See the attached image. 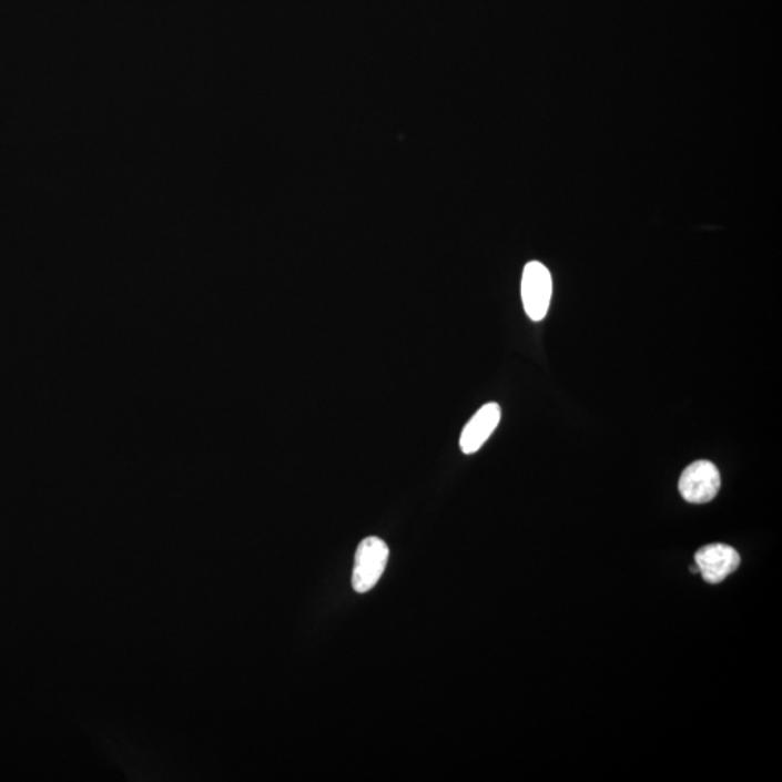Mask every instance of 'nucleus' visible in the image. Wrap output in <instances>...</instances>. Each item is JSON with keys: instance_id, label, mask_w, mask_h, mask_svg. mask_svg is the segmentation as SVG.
<instances>
[{"instance_id": "nucleus-1", "label": "nucleus", "mask_w": 782, "mask_h": 782, "mask_svg": "<svg viewBox=\"0 0 782 782\" xmlns=\"http://www.w3.org/2000/svg\"><path fill=\"white\" fill-rule=\"evenodd\" d=\"M520 293L529 319L534 322L545 319L551 305L552 277L549 270L539 261H530L526 264Z\"/></svg>"}, {"instance_id": "nucleus-5", "label": "nucleus", "mask_w": 782, "mask_h": 782, "mask_svg": "<svg viewBox=\"0 0 782 782\" xmlns=\"http://www.w3.org/2000/svg\"><path fill=\"white\" fill-rule=\"evenodd\" d=\"M501 419V409L497 403H487L464 426L459 447L467 455L476 454L495 433Z\"/></svg>"}, {"instance_id": "nucleus-3", "label": "nucleus", "mask_w": 782, "mask_h": 782, "mask_svg": "<svg viewBox=\"0 0 782 782\" xmlns=\"http://www.w3.org/2000/svg\"><path fill=\"white\" fill-rule=\"evenodd\" d=\"M720 486H722V478L718 467L705 459L690 464L678 481V490L682 499L694 505L712 501L719 495Z\"/></svg>"}, {"instance_id": "nucleus-2", "label": "nucleus", "mask_w": 782, "mask_h": 782, "mask_svg": "<svg viewBox=\"0 0 782 782\" xmlns=\"http://www.w3.org/2000/svg\"><path fill=\"white\" fill-rule=\"evenodd\" d=\"M388 547L383 539L369 537L362 540L355 552L353 570V589L357 592H367L380 581L388 561Z\"/></svg>"}, {"instance_id": "nucleus-4", "label": "nucleus", "mask_w": 782, "mask_h": 782, "mask_svg": "<svg viewBox=\"0 0 782 782\" xmlns=\"http://www.w3.org/2000/svg\"><path fill=\"white\" fill-rule=\"evenodd\" d=\"M695 563L704 581L719 585L738 570L741 566V556L729 545H705L695 554Z\"/></svg>"}]
</instances>
